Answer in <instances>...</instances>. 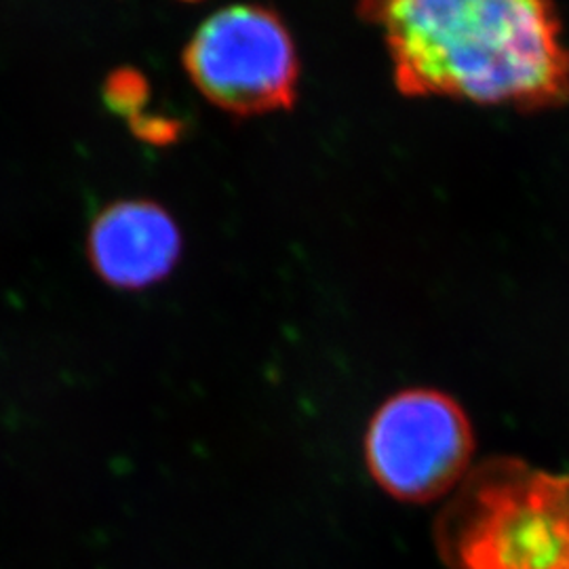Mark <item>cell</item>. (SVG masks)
I'll return each mask as SVG.
<instances>
[{"label": "cell", "mask_w": 569, "mask_h": 569, "mask_svg": "<svg viewBox=\"0 0 569 569\" xmlns=\"http://www.w3.org/2000/svg\"><path fill=\"white\" fill-rule=\"evenodd\" d=\"M409 98L547 110L569 102V49L552 0H359Z\"/></svg>", "instance_id": "cell-1"}, {"label": "cell", "mask_w": 569, "mask_h": 569, "mask_svg": "<svg viewBox=\"0 0 569 569\" xmlns=\"http://www.w3.org/2000/svg\"><path fill=\"white\" fill-rule=\"evenodd\" d=\"M443 569H569V472L493 456L435 521Z\"/></svg>", "instance_id": "cell-2"}, {"label": "cell", "mask_w": 569, "mask_h": 569, "mask_svg": "<svg viewBox=\"0 0 569 569\" xmlns=\"http://www.w3.org/2000/svg\"><path fill=\"white\" fill-rule=\"evenodd\" d=\"M366 465L388 496L428 505L458 488L475 453L465 407L437 388H407L388 397L366 430Z\"/></svg>", "instance_id": "cell-3"}, {"label": "cell", "mask_w": 569, "mask_h": 569, "mask_svg": "<svg viewBox=\"0 0 569 569\" xmlns=\"http://www.w3.org/2000/svg\"><path fill=\"white\" fill-rule=\"evenodd\" d=\"M183 63L204 98L237 117L284 110L298 98L296 42L264 4H230L209 16L188 42Z\"/></svg>", "instance_id": "cell-4"}, {"label": "cell", "mask_w": 569, "mask_h": 569, "mask_svg": "<svg viewBox=\"0 0 569 569\" xmlns=\"http://www.w3.org/2000/svg\"><path fill=\"white\" fill-rule=\"evenodd\" d=\"M87 256L103 283L142 291L167 279L182 256V232L152 201L110 204L89 230Z\"/></svg>", "instance_id": "cell-5"}, {"label": "cell", "mask_w": 569, "mask_h": 569, "mask_svg": "<svg viewBox=\"0 0 569 569\" xmlns=\"http://www.w3.org/2000/svg\"><path fill=\"white\" fill-rule=\"evenodd\" d=\"M148 98L150 84L140 70L119 68L103 82V102L112 112L122 117L133 119L142 114Z\"/></svg>", "instance_id": "cell-6"}, {"label": "cell", "mask_w": 569, "mask_h": 569, "mask_svg": "<svg viewBox=\"0 0 569 569\" xmlns=\"http://www.w3.org/2000/svg\"><path fill=\"white\" fill-rule=\"evenodd\" d=\"M131 129L138 140L152 146H167L180 140L183 124L178 119L163 117V114H138L131 119Z\"/></svg>", "instance_id": "cell-7"}, {"label": "cell", "mask_w": 569, "mask_h": 569, "mask_svg": "<svg viewBox=\"0 0 569 569\" xmlns=\"http://www.w3.org/2000/svg\"><path fill=\"white\" fill-rule=\"evenodd\" d=\"M183 2H199V0H183Z\"/></svg>", "instance_id": "cell-8"}]
</instances>
